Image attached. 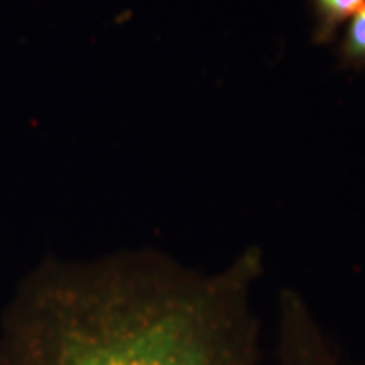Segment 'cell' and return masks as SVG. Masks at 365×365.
I'll return each mask as SVG.
<instances>
[{"label":"cell","mask_w":365,"mask_h":365,"mask_svg":"<svg viewBox=\"0 0 365 365\" xmlns=\"http://www.w3.org/2000/svg\"><path fill=\"white\" fill-rule=\"evenodd\" d=\"M249 247L203 274L156 249L48 259L0 314V365H261Z\"/></svg>","instance_id":"cell-1"},{"label":"cell","mask_w":365,"mask_h":365,"mask_svg":"<svg viewBox=\"0 0 365 365\" xmlns=\"http://www.w3.org/2000/svg\"><path fill=\"white\" fill-rule=\"evenodd\" d=\"M364 6L365 0H312L313 43H331L340 27Z\"/></svg>","instance_id":"cell-2"},{"label":"cell","mask_w":365,"mask_h":365,"mask_svg":"<svg viewBox=\"0 0 365 365\" xmlns=\"http://www.w3.org/2000/svg\"><path fill=\"white\" fill-rule=\"evenodd\" d=\"M341 68L365 70V6L349 21L339 46Z\"/></svg>","instance_id":"cell-3"},{"label":"cell","mask_w":365,"mask_h":365,"mask_svg":"<svg viewBox=\"0 0 365 365\" xmlns=\"http://www.w3.org/2000/svg\"><path fill=\"white\" fill-rule=\"evenodd\" d=\"M281 365H314V364L303 362V360H291V362H286V364H281Z\"/></svg>","instance_id":"cell-4"}]
</instances>
